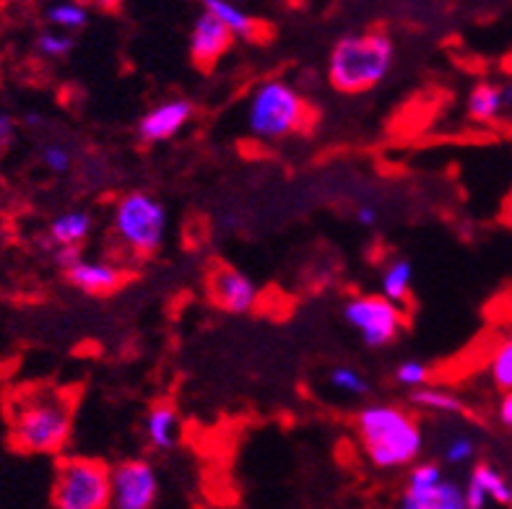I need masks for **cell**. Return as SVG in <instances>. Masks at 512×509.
I'll return each instance as SVG.
<instances>
[{
  "mask_svg": "<svg viewBox=\"0 0 512 509\" xmlns=\"http://www.w3.org/2000/svg\"><path fill=\"white\" fill-rule=\"evenodd\" d=\"M357 434L375 468L396 471L419 460L424 450L422 424L414 413L393 403H372L357 413Z\"/></svg>",
  "mask_w": 512,
  "mask_h": 509,
  "instance_id": "1",
  "label": "cell"
},
{
  "mask_svg": "<svg viewBox=\"0 0 512 509\" xmlns=\"http://www.w3.org/2000/svg\"><path fill=\"white\" fill-rule=\"evenodd\" d=\"M73 434V400L58 390H32L11 406V442L26 455H58Z\"/></svg>",
  "mask_w": 512,
  "mask_h": 509,
  "instance_id": "2",
  "label": "cell"
},
{
  "mask_svg": "<svg viewBox=\"0 0 512 509\" xmlns=\"http://www.w3.org/2000/svg\"><path fill=\"white\" fill-rule=\"evenodd\" d=\"M393 60L396 47L383 29L346 34L328 55V81L338 94L357 97L383 84Z\"/></svg>",
  "mask_w": 512,
  "mask_h": 509,
  "instance_id": "3",
  "label": "cell"
},
{
  "mask_svg": "<svg viewBox=\"0 0 512 509\" xmlns=\"http://www.w3.org/2000/svg\"><path fill=\"white\" fill-rule=\"evenodd\" d=\"M245 123L253 138L276 143L307 133L315 123V110L292 84L271 78L255 86L250 94Z\"/></svg>",
  "mask_w": 512,
  "mask_h": 509,
  "instance_id": "4",
  "label": "cell"
},
{
  "mask_svg": "<svg viewBox=\"0 0 512 509\" xmlns=\"http://www.w3.org/2000/svg\"><path fill=\"white\" fill-rule=\"evenodd\" d=\"M169 216L159 198L143 190L125 193L112 208V232L130 255L151 258L162 250Z\"/></svg>",
  "mask_w": 512,
  "mask_h": 509,
  "instance_id": "5",
  "label": "cell"
},
{
  "mask_svg": "<svg viewBox=\"0 0 512 509\" xmlns=\"http://www.w3.org/2000/svg\"><path fill=\"white\" fill-rule=\"evenodd\" d=\"M110 465L97 458L71 455L55 468L52 507L55 509H110Z\"/></svg>",
  "mask_w": 512,
  "mask_h": 509,
  "instance_id": "6",
  "label": "cell"
},
{
  "mask_svg": "<svg viewBox=\"0 0 512 509\" xmlns=\"http://www.w3.org/2000/svg\"><path fill=\"white\" fill-rule=\"evenodd\" d=\"M344 320L351 330H357L364 346L383 348L401 336L403 312L396 302L383 294H362L344 304Z\"/></svg>",
  "mask_w": 512,
  "mask_h": 509,
  "instance_id": "7",
  "label": "cell"
},
{
  "mask_svg": "<svg viewBox=\"0 0 512 509\" xmlns=\"http://www.w3.org/2000/svg\"><path fill=\"white\" fill-rule=\"evenodd\" d=\"M401 509H468L463 486L445 478L437 463H419L411 468Z\"/></svg>",
  "mask_w": 512,
  "mask_h": 509,
  "instance_id": "8",
  "label": "cell"
},
{
  "mask_svg": "<svg viewBox=\"0 0 512 509\" xmlns=\"http://www.w3.org/2000/svg\"><path fill=\"white\" fill-rule=\"evenodd\" d=\"M110 509H151L159 499V476L149 460L128 458L110 468Z\"/></svg>",
  "mask_w": 512,
  "mask_h": 509,
  "instance_id": "9",
  "label": "cell"
},
{
  "mask_svg": "<svg viewBox=\"0 0 512 509\" xmlns=\"http://www.w3.org/2000/svg\"><path fill=\"white\" fill-rule=\"evenodd\" d=\"M208 299L229 315H247L258 307L260 289L247 273L232 265H216L208 273Z\"/></svg>",
  "mask_w": 512,
  "mask_h": 509,
  "instance_id": "10",
  "label": "cell"
},
{
  "mask_svg": "<svg viewBox=\"0 0 512 509\" xmlns=\"http://www.w3.org/2000/svg\"><path fill=\"white\" fill-rule=\"evenodd\" d=\"M195 107L190 99H167V102L154 104L146 115L138 120L136 125V138L146 146H154V143H167L175 136H180L185 125L193 120Z\"/></svg>",
  "mask_w": 512,
  "mask_h": 509,
  "instance_id": "11",
  "label": "cell"
},
{
  "mask_svg": "<svg viewBox=\"0 0 512 509\" xmlns=\"http://www.w3.org/2000/svg\"><path fill=\"white\" fill-rule=\"evenodd\" d=\"M234 37L227 26L203 11L190 29V60L198 71H211L232 50Z\"/></svg>",
  "mask_w": 512,
  "mask_h": 509,
  "instance_id": "12",
  "label": "cell"
},
{
  "mask_svg": "<svg viewBox=\"0 0 512 509\" xmlns=\"http://www.w3.org/2000/svg\"><path fill=\"white\" fill-rule=\"evenodd\" d=\"M65 281L78 289L81 294H89V297H107L112 291H117L120 286L128 281V273L120 268L117 263H107V260H89L81 258L76 263H71L65 268Z\"/></svg>",
  "mask_w": 512,
  "mask_h": 509,
  "instance_id": "13",
  "label": "cell"
},
{
  "mask_svg": "<svg viewBox=\"0 0 512 509\" xmlns=\"http://www.w3.org/2000/svg\"><path fill=\"white\" fill-rule=\"evenodd\" d=\"M180 411L172 400H159L146 411V419H143V434H146V442L149 447H154L156 452H169L175 450L177 442H180Z\"/></svg>",
  "mask_w": 512,
  "mask_h": 509,
  "instance_id": "14",
  "label": "cell"
},
{
  "mask_svg": "<svg viewBox=\"0 0 512 509\" xmlns=\"http://www.w3.org/2000/svg\"><path fill=\"white\" fill-rule=\"evenodd\" d=\"M512 110V84H492L481 81L471 89L466 102V112L476 123H494L497 117Z\"/></svg>",
  "mask_w": 512,
  "mask_h": 509,
  "instance_id": "15",
  "label": "cell"
},
{
  "mask_svg": "<svg viewBox=\"0 0 512 509\" xmlns=\"http://www.w3.org/2000/svg\"><path fill=\"white\" fill-rule=\"evenodd\" d=\"M203 11L211 13L216 21L227 26L234 39H245V42H258L263 37V24L255 16L237 6L234 0H201Z\"/></svg>",
  "mask_w": 512,
  "mask_h": 509,
  "instance_id": "16",
  "label": "cell"
},
{
  "mask_svg": "<svg viewBox=\"0 0 512 509\" xmlns=\"http://www.w3.org/2000/svg\"><path fill=\"white\" fill-rule=\"evenodd\" d=\"M94 229V219L89 213L81 211V208H71V211L58 213L55 219L47 226V242H50L52 250L58 247H81L86 242V237Z\"/></svg>",
  "mask_w": 512,
  "mask_h": 509,
  "instance_id": "17",
  "label": "cell"
},
{
  "mask_svg": "<svg viewBox=\"0 0 512 509\" xmlns=\"http://www.w3.org/2000/svg\"><path fill=\"white\" fill-rule=\"evenodd\" d=\"M411 286H414V265H411V260H390L385 265L383 276H380V294L390 302L401 304L411 297Z\"/></svg>",
  "mask_w": 512,
  "mask_h": 509,
  "instance_id": "18",
  "label": "cell"
},
{
  "mask_svg": "<svg viewBox=\"0 0 512 509\" xmlns=\"http://www.w3.org/2000/svg\"><path fill=\"white\" fill-rule=\"evenodd\" d=\"M45 19L52 29L73 34L81 32L89 24V8L84 3H78V0H55V3L47 6Z\"/></svg>",
  "mask_w": 512,
  "mask_h": 509,
  "instance_id": "19",
  "label": "cell"
},
{
  "mask_svg": "<svg viewBox=\"0 0 512 509\" xmlns=\"http://www.w3.org/2000/svg\"><path fill=\"white\" fill-rule=\"evenodd\" d=\"M411 400H414V406L440 413V416H461V413H466V403L458 395L450 393V390H442V387L427 385L422 390H414Z\"/></svg>",
  "mask_w": 512,
  "mask_h": 509,
  "instance_id": "20",
  "label": "cell"
},
{
  "mask_svg": "<svg viewBox=\"0 0 512 509\" xmlns=\"http://www.w3.org/2000/svg\"><path fill=\"white\" fill-rule=\"evenodd\" d=\"M471 481L479 484L484 489V494L489 497V502H497V504H510V481L502 476L494 465L489 463H479L471 471Z\"/></svg>",
  "mask_w": 512,
  "mask_h": 509,
  "instance_id": "21",
  "label": "cell"
},
{
  "mask_svg": "<svg viewBox=\"0 0 512 509\" xmlns=\"http://www.w3.org/2000/svg\"><path fill=\"white\" fill-rule=\"evenodd\" d=\"M328 385H331L336 393L349 395V398H362V395L370 393V382H367V377H364L359 369L346 367V364L331 369V374H328Z\"/></svg>",
  "mask_w": 512,
  "mask_h": 509,
  "instance_id": "22",
  "label": "cell"
},
{
  "mask_svg": "<svg viewBox=\"0 0 512 509\" xmlns=\"http://www.w3.org/2000/svg\"><path fill=\"white\" fill-rule=\"evenodd\" d=\"M76 47V39L73 34L58 32V29H45V32H39L37 39H34V50L47 60H63L68 58Z\"/></svg>",
  "mask_w": 512,
  "mask_h": 509,
  "instance_id": "23",
  "label": "cell"
},
{
  "mask_svg": "<svg viewBox=\"0 0 512 509\" xmlns=\"http://www.w3.org/2000/svg\"><path fill=\"white\" fill-rule=\"evenodd\" d=\"M489 377H492V385L502 393L512 390V338H505L494 348L492 359H489Z\"/></svg>",
  "mask_w": 512,
  "mask_h": 509,
  "instance_id": "24",
  "label": "cell"
},
{
  "mask_svg": "<svg viewBox=\"0 0 512 509\" xmlns=\"http://www.w3.org/2000/svg\"><path fill=\"white\" fill-rule=\"evenodd\" d=\"M39 162L47 172L68 174L73 167V151L60 141H45L39 146Z\"/></svg>",
  "mask_w": 512,
  "mask_h": 509,
  "instance_id": "25",
  "label": "cell"
},
{
  "mask_svg": "<svg viewBox=\"0 0 512 509\" xmlns=\"http://www.w3.org/2000/svg\"><path fill=\"white\" fill-rule=\"evenodd\" d=\"M429 380H432V369H429L424 361L409 359V361H403V364H398L396 382L401 387H409L411 393H414V390H422V387H427Z\"/></svg>",
  "mask_w": 512,
  "mask_h": 509,
  "instance_id": "26",
  "label": "cell"
},
{
  "mask_svg": "<svg viewBox=\"0 0 512 509\" xmlns=\"http://www.w3.org/2000/svg\"><path fill=\"white\" fill-rule=\"evenodd\" d=\"M474 455H476V439L466 432L448 437V442H445V447H442V458H445V463L450 465L471 463Z\"/></svg>",
  "mask_w": 512,
  "mask_h": 509,
  "instance_id": "27",
  "label": "cell"
},
{
  "mask_svg": "<svg viewBox=\"0 0 512 509\" xmlns=\"http://www.w3.org/2000/svg\"><path fill=\"white\" fill-rule=\"evenodd\" d=\"M16 130H19L16 117H13L11 112L0 110V156L6 154L13 146V141H16Z\"/></svg>",
  "mask_w": 512,
  "mask_h": 509,
  "instance_id": "28",
  "label": "cell"
},
{
  "mask_svg": "<svg viewBox=\"0 0 512 509\" xmlns=\"http://www.w3.org/2000/svg\"><path fill=\"white\" fill-rule=\"evenodd\" d=\"M497 416H500L502 426H507V429H512V390H507V393H502L500 408H497Z\"/></svg>",
  "mask_w": 512,
  "mask_h": 509,
  "instance_id": "29",
  "label": "cell"
},
{
  "mask_svg": "<svg viewBox=\"0 0 512 509\" xmlns=\"http://www.w3.org/2000/svg\"><path fill=\"white\" fill-rule=\"evenodd\" d=\"M377 219H380V216H377V208L370 206V203H364V206L357 208V221L362 226H375Z\"/></svg>",
  "mask_w": 512,
  "mask_h": 509,
  "instance_id": "30",
  "label": "cell"
},
{
  "mask_svg": "<svg viewBox=\"0 0 512 509\" xmlns=\"http://www.w3.org/2000/svg\"><path fill=\"white\" fill-rule=\"evenodd\" d=\"M21 123H24L26 128H42V125H45V117L37 115V112H26Z\"/></svg>",
  "mask_w": 512,
  "mask_h": 509,
  "instance_id": "31",
  "label": "cell"
},
{
  "mask_svg": "<svg viewBox=\"0 0 512 509\" xmlns=\"http://www.w3.org/2000/svg\"><path fill=\"white\" fill-rule=\"evenodd\" d=\"M94 6L102 8V11H107V13H112V11H120L123 0H94Z\"/></svg>",
  "mask_w": 512,
  "mask_h": 509,
  "instance_id": "32",
  "label": "cell"
},
{
  "mask_svg": "<svg viewBox=\"0 0 512 509\" xmlns=\"http://www.w3.org/2000/svg\"><path fill=\"white\" fill-rule=\"evenodd\" d=\"M510 509H512V484H510Z\"/></svg>",
  "mask_w": 512,
  "mask_h": 509,
  "instance_id": "33",
  "label": "cell"
}]
</instances>
